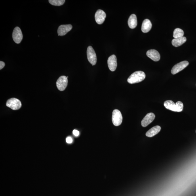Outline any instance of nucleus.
Wrapping results in <instances>:
<instances>
[{
	"label": "nucleus",
	"mask_w": 196,
	"mask_h": 196,
	"mask_svg": "<svg viewBox=\"0 0 196 196\" xmlns=\"http://www.w3.org/2000/svg\"><path fill=\"white\" fill-rule=\"evenodd\" d=\"M73 133L75 136L76 137L78 136L79 135V132L76 130H74L73 131Z\"/></svg>",
	"instance_id": "412c9836"
},
{
	"label": "nucleus",
	"mask_w": 196,
	"mask_h": 196,
	"mask_svg": "<svg viewBox=\"0 0 196 196\" xmlns=\"http://www.w3.org/2000/svg\"><path fill=\"white\" fill-rule=\"evenodd\" d=\"M152 26V25L150 21L148 19H145L143 22L141 27V30L144 33H148L151 30Z\"/></svg>",
	"instance_id": "4468645a"
},
{
	"label": "nucleus",
	"mask_w": 196,
	"mask_h": 196,
	"mask_svg": "<svg viewBox=\"0 0 196 196\" xmlns=\"http://www.w3.org/2000/svg\"><path fill=\"white\" fill-rule=\"evenodd\" d=\"M87 56L88 61L92 65H96L97 59L96 54L92 46H89L87 50Z\"/></svg>",
	"instance_id": "39448f33"
},
{
	"label": "nucleus",
	"mask_w": 196,
	"mask_h": 196,
	"mask_svg": "<svg viewBox=\"0 0 196 196\" xmlns=\"http://www.w3.org/2000/svg\"><path fill=\"white\" fill-rule=\"evenodd\" d=\"M66 142L68 144H71L73 142V140L72 138L70 137H67L66 140Z\"/></svg>",
	"instance_id": "aec40b11"
},
{
	"label": "nucleus",
	"mask_w": 196,
	"mask_h": 196,
	"mask_svg": "<svg viewBox=\"0 0 196 196\" xmlns=\"http://www.w3.org/2000/svg\"><path fill=\"white\" fill-rule=\"evenodd\" d=\"M5 63L2 61L0 62V69L1 70L5 66Z\"/></svg>",
	"instance_id": "4be33fe9"
},
{
	"label": "nucleus",
	"mask_w": 196,
	"mask_h": 196,
	"mask_svg": "<svg viewBox=\"0 0 196 196\" xmlns=\"http://www.w3.org/2000/svg\"><path fill=\"white\" fill-rule=\"evenodd\" d=\"M161 130V127L159 126H155L146 132V135L149 137H151L159 133Z\"/></svg>",
	"instance_id": "2eb2a0df"
},
{
	"label": "nucleus",
	"mask_w": 196,
	"mask_h": 196,
	"mask_svg": "<svg viewBox=\"0 0 196 196\" xmlns=\"http://www.w3.org/2000/svg\"><path fill=\"white\" fill-rule=\"evenodd\" d=\"M72 28V26L71 24L61 25L58 29V33L59 36H63L67 34Z\"/></svg>",
	"instance_id": "f8f14e48"
},
{
	"label": "nucleus",
	"mask_w": 196,
	"mask_h": 196,
	"mask_svg": "<svg viewBox=\"0 0 196 196\" xmlns=\"http://www.w3.org/2000/svg\"><path fill=\"white\" fill-rule=\"evenodd\" d=\"M146 55L148 57L155 62H158L160 59V55L157 50H150L146 52Z\"/></svg>",
	"instance_id": "ddd939ff"
},
{
	"label": "nucleus",
	"mask_w": 196,
	"mask_h": 196,
	"mask_svg": "<svg viewBox=\"0 0 196 196\" xmlns=\"http://www.w3.org/2000/svg\"><path fill=\"white\" fill-rule=\"evenodd\" d=\"M107 64L109 68L111 71H114L116 69L117 63L116 57L113 54L108 58L107 60Z\"/></svg>",
	"instance_id": "9b49d317"
},
{
	"label": "nucleus",
	"mask_w": 196,
	"mask_h": 196,
	"mask_svg": "<svg viewBox=\"0 0 196 196\" xmlns=\"http://www.w3.org/2000/svg\"><path fill=\"white\" fill-rule=\"evenodd\" d=\"M23 36L22 31L18 27H16L14 29L12 33V38L16 44L20 43L23 39Z\"/></svg>",
	"instance_id": "6e6552de"
},
{
	"label": "nucleus",
	"mask_w": 196,
	"mask_h": 196,
	"mask_svg": "<svg viewBox=\"0 0 196 196\" xmlns=\"http://www.w3.org/2000/svg\"><path fill=\"white\" fill-rule=\"evenodd\" d=\"M164 105L166 109L176 112H181L183 109V103L180 101L175 104L172 100L166 101L164 102Z\"/></svg>",
	"instance_id": "f257e3e1"
},
{
	"label": "nucleus",
	"mask_w": 196,
	"mask_h": 196,
	"mask_svg": "<svg viewBox=\"0 0 196 196\" xmlns=\"http://www.w3.org/2000/svg\"><path fill=\"white\" fill-rule=\"evenodd\" d=\"M49 2L52 5L60 6L65 2V0H49Z\"/></svg>",
	"instance_id": "6ab92c4d"
},
{
	"label": "nucleus",
	"mask_w": 196,
	"mask_h": 196,
	"mask_svg": "<svg viewBox=\"0 0 196 196\" xmlns=\"http://www.w3.org/2000/svg\"><path fill=\"white\" fill-rule=\"evenodd\" d=\"M112 121L113 125L115 126H119L121 125L123 122V116L121 113L118 109H115L113 111Z\"/></svg>",
	"instance_id": "20e7f679"
},
{
	"label": "nucleus",
	"mask_w": 196,
	"mask_h": 196,
	"mask_svg": "<svg viewBox=\"0 0 196 196\" xmlns=\"http://www.w3.org/2000/svg\"><path fill=\"white\" fill-rule=\"evenodd\" d=\"M184 33L182 29L179 28H177L174 29L173 32V37L174 38L183 37L184 35Z\"/></svg>",
	"instance_id": "a211bd4d"
},
{
	"label": "nucleus",
	"mask_w": 196,
	"mask_h": 196,
	"mask_svg": "<svg viewBox=\"0 0 196 196\" xmlns=\"http://www.w3.org/2000/svg\"></svg>",
	"instance_id": "5701e85b"
},
{
	"label": "nucleus",
	"mask_w": 196,
	"mask_h": 196,
	"mask_svg": "<svg viewBox=\"0 0 196 196\" xmlns=\"http://www.w3.org/2000/svg\"><path fill=\"white\" fill-rule=\"evenodd\" d=\"M128 24L130 28H136L137 25V20L136 15L133 14L130 16L128 20Z\"/></svg>",
	"instance_id": "dca6fc26"
},
{
	"label": "nucleus",
	"mask_w": 196,
	"mask_h": 196,
	"mask_svg": "<svg viewBox=\"0 0 196 196\" xmlns=\"http://www.w3.org/2000/svg\"><path fill=\"white\" fill-rule=\"evenodd\" d=\"M146 77V75L144 72L137 71L132 73L128 77L127 81L130 84L140 83L144 81Z\"/></svg>",
	"instance_id": "f03ea898"
},
{
	"label": "nucleus",
	"mask_w": 196,
	"mask_h": 196,
	"mask_svg": "<svg viewBox=\"0 0 196 196\" xmlns=\"http://www.w3.org/2000/svg\"><path fill=\"white\" fill-rule=\"evenodd\" d=\"M68 78L65 76H60L56 82V86L58 89L60 91H63L67 87L68 85Z\"/></svg>",
	"instance_id": "0eeeda50"
},
{
	"label": "nucleus",
	"mask_w": 196,
	"mask_h": 196,
	"mask_svg": "<svg viewBox=\"0 0 196 196\" xmlns=\"http://www.w3.org/2000/svg\"><path fill=\"white\" fill-rule=\"evenodd\" d=\"M106 17V14L104 11L101 10H97L95 15V19L98 24H102L104 22Z\"/></svg>",
	"instance_id": "1a4fd4ad"
},
{
	"label": "nucleus",
	"mask_w": 196,
	"mask_h": 196,
	"mask_svg": "<svg viewBox=\"0 0 196 196\" xmlns=\"http://www.w3.org/2000/svg\"><path fill=\"white\" fill-rule=\"evenodd\" d=\"M6 106L13 110H17L21 108L22 103L20 101L16 98L10 99L6 102Z\"/></svg>",
	"instance_id": "7ed1b4c3"
},
{
	"label": "nucleus",
	"mask_w": 196,
	"mask_h": 196,
	"mask_svg": "<svg viewBox=\"0 0 196 196\" xmlns=\"http://www.w3.org/2000/svg\"><path fill=\"white\" fill-rule=\"evenodd\" d=\"M189 65V63L187 61H182V62L179 63L174 65V66L172 67L171 73L172 75H175L186 68Z\"/></svg>",
	"instance_id": "423d86ee"
},
{
	"label": "nucleus",
	"mask_w": 196,
	"mask_h": 196,
	"mask_svg": "<svg viewBox=\"0 0 196 196\" xmlns=\"http://www.w3.org/2000/svg\"></svg>",
	"instance_id": "b1692460"
},
{
	"label": "nucleus",
	"mask_w": 196,
	"mask_h": 196,
	"mask_svg": "<svg viewBox=\"0 0 196 196\" xmlns=\"http://www.w3.org/2000/svg\"><path fill=\"white\" fill-rule=\"evenodd\" d=\"M186 38L183 37L177 38H174L172 41V44L173 46L175 47H178L179 46L182 45L186 42Z\"/></svg>",
	"instance_id": "f3484780"
},
{
	"label": "nucleus",
	"mask_w": 196,
	"mask_h": 196,
	"mask_svg": "<svg viewBox=\"0 0 196 196\" xmlns=\"http://www.w3.org/2000/svg\"><path fill=\"white\" fill-rule=\"evenodd\" d=\"M155 117V115L153 113L147 114L141 121V125L143 127H146L154 121Z\"/></svg>",
	"instance_id": "9d476101"
}]
</instances>
